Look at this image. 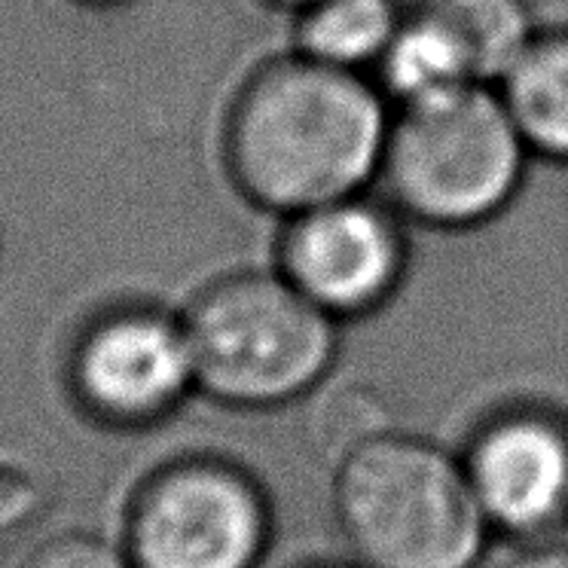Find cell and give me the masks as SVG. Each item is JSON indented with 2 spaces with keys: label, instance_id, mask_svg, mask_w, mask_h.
I'll list each match as a JSON object with an SVG mask.
<instances>
[{
  "label": "cell",
  "instance_id": "1",
  "mask_svg": "<svg viewBox=\"0 0 568 568\" xmlns=\"http://www.w3.org/2000/svg\"><path fill=\"white\" fill-rule=\"evenodd\" d=\"M392 104L371 77L284 50L247 71L221 123V165L247 209L278 223L376 190Z\"/></svg>",
  "mask_w": 568,
  "mask_h": 568
},
{
  "label": "cell",
  "instance_id": "2",
  "mask_svg": "<svg viewBox=\"0 0 568 568\" xmlns=\"http://www.w3.org/2000/svg\"><path fill=\"white\" fill-rule=\"evenodd\" d=\"M531 162L495 87H470L392 111L376 190L413 230L474 233L514 209Z\"/></svg>",
  "mask_w": 568,
  "mask_h": 568
},
{
  "label": "cell",
  "instance_id": "3",
  "mask_svg": "<svg viewBox=\"0 0 568 568\" xmlns=\"http://www.w3.org/2000/svg\"><path fill=\"white\" fill-rule=\"evenodd\" d=\"M181 318L196 385L233 407H275L306 395L339 355L343 324L272 266L221 272Z\"/></svg>",
  "mask_w": 568,
  "mask_h": 568
},
{
  "label": "cell",
  "instance_id": "4",
  "mask_svg": "<svg viewBox=\"0 0 568 568\" xmlns=\"http://www.w3.org/2000/svg\"><path fill=\"white\" fill-rule=\"evenodd\" d=\"M334 514L364 568H470L489 529L465 465L392 432L336 465Z\"/></svg>",
  "mask_w": 568,
  "mask_h": 568
},
{
  "label": "cell",
  "instance_id": "5",
  "mask_svg": "<svg viewBox=\"0 0 568 568\" xmlns=\"http://www.w3.org/2000/svg\"><path fill=\"white\" fill-rule=\"evenodd\" d=\"M413 226L379 193H355L284 217L272 270L336 324L388 310L407 287Z\"/></svg>",
  "mask_w": 568,
  "mask_h": 568
},
{
  "label": "cell",
  "instance_id": "6",
  "mask_svg": "<svg viewBox=\"0 0 568 568\" xmlns=\"http://www.w3.org/2000/svg\"><path fill=\"white\" fill-rule=\"evenodd\" d=\"M266 544V507L242 470L211 458L160 470L129 519L135 568H251Z\"/></svg>",
  "mask_w": 568,
  "mask_h": 568
},
{
  "label": "cell",
  "instance_id": "7",
  "mask_svg": "<svg viewBox=\"0 0 568 568\" xmlns=\"http://www.w3.org/2000/svg\"><path fill=\"white\" fill-rule=\"evenodd\" d=\"M80 404L120 425H144L172 413L196 385L181 312L123 303L99 312L71 352Z\"/></svg>",
  "mask_w": 568,
  "mask_h": 568
},
{
  "label": "cell",
  "instance_id": "8",
  "mask_svg": "<svg viewBox=\"0 0 568 568\" xmlns=\"http://www.w3.org/2000/svg\"><path fill=\"white\" fill-rule=\"evenodd\" d=\"M462 465L489 526L541 535L568 517V425L554 413H498L470 440Z\"/></svg>",
  "mask_w": 568,
  "mask_h": 568
},
{
  "label": "cell",
  "instance_id": "9",
  "mask_svg": "<svg viewBox=\"0 0 568 568\" xmlns=\"http://www.w3.org/2000/svg\"><path fill=\"white\" fill-rule=\"evenodd\" d=\"M495 92L531 160L568 169V22L538 26Z\"/></svg>",
  "mask_w": 568,
  "mask_h": 568
},
{
  "label": "cell",
  "instance_id": "10",
  "mask_svg": "<svg viewBox=\"0 0 568 568\" xmlns=\"http://www.w3.org/2000/svg\"><path fill=\"white\" fill-rule=\"evenodd\" d=\"M371 80L392 104V111L446 99L462 89L489 87L483 83L465 43L449 31L444 19L413 0H407L404 22Z\"/></svg>",
  "mask_w": 568,
  "mask_h": 568
},
{
  "label": "cell",
  "instance_id": "11",
  "mask_svg": "<svg viewBox=\"0 0 568 568\" xmlns=\"http://www.w3.org/2000/svg\"><path fill=\"white\" fill-rule=\"evenodd\" d=\"M407 13V0H315L291 19L287 50L373 77Z\"/></svg>",
  "mask_w": 568,
  "mask_h": 568
},
{
  "label": "cell",
  "instance_id": "12",
  "mask_svg": "<svg viewBox=\"0 0 568 568\" xmlns=\"http://www.w3.org/2000/svg\"><path fill=\"white\" fill-rule=\"evenodd\" d=\"M444 19L480 71L483 83L495 87L529 38L538 19L529 0H413Z\"/></svg>",
  "mask_w": 568,
  "mask_h": 568
},
{
  "label": "cell",
  "instance_id": "13",
  "mask_svg": "<svg viewBox=\"0 0 568 568\" xmlns=\"http://www.w3.org/2000/svg\"><path fill=\"white\" fill-rule=\"evenodd\" d=\"M385 432H392V413L367 385H339L334 392H324L306 422L312 453L331 465L346 462Z\"/></svg>",
  "mask_w": 568,
  "mask_h": 568
},
{
  "label": "cell",
  "instance_id": "14",
  "mask_svg": "<svg viewBox=\"0 0 568 568\" xmlns=\"http://www.w3.org/2000/svg\"><path fill=\"white\" fill-rule=\"evenodd\" d=\"M38 483L26 458L0 453V541L16 538L34 517L38 507Z\"/></svg>",
  "mask_w": 568,
  "mask_h": 568
},
{
  "label": "cell",
  "instance_id": "15",
  "mask_svg": "<svg viewBox=\"0 0 568 568\" xmlns=\"http://www.w3.org/2000/svg\"><path fill=\"white\" fill-rule=\"evenodd\" d=\"M26 568H129V559L92 535H59L40 544Z\"/></svg>",
  "mask_w": 568,
  "mask_h": 568
},
{
  "label": "cell",
  "instance_id": "16",
  "mask_svg": "<svg viewBox=\"0 0 568 568\" xmlns=\"http://www.w3.org/2000/svg\"><path fill=\"white\" fill-rule=\"evenodd\" d=\"M505 568H568V547L566 544L531 547L526 554H519L514 562H507Z\"/></svg>",
  "mask_w": 568,
  "mask_h": 568
},
{
  "label": "cell",
  "instance_id": "17",
  "mask_svg": "<svg viewBox=\"0 0 568 568\" xmlns=\"http://www.w3.org/2000/svg\"><path fill=\"white\" fill-rule=\"evenodd\" d=\"M260 3H263V7H270V10H275V13L294 16V13H300L303 7L315 3V0H260Z\"/></svg>",
  "mask_w": 568,
  "mask_h": 568
},
{
  "label": "cell",
  "instance_id": "18",
  "mask_svg": "<svg viewBox=\"0 0 568 568\" xmlns=\"http://www.w3.org/2000/svg\"><path fill=\"white\" fill-rule=\"evenodd\" d=\"M80 7H92V10H111V7H125L129 0H74Z\"/></svg>",
  "mask_w": 568,
  "mask_h": 568
}]
</instances>
